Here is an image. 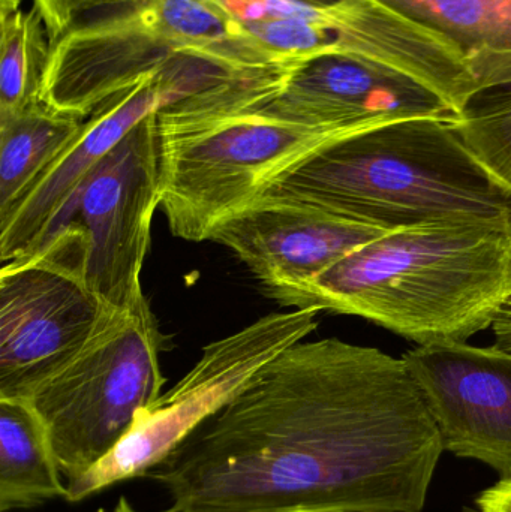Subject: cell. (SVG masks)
<instances>
[{
  "mask_svg": "<svg viewBox=\"0 0 511 512\" xmlns=\"http://www.w3.org/2000/svg\"><path fill=\"white\" fill-rule=\"evenodd\" d=\"M443 453L402 358L303 340L144 478L177 512H422Z\"/></svg>",
  "mask_w": 511,
  "mask_h": 512,
  "instance_id": "6da1fadb",
  "label": "cell"
},
{
  "mask_svg": "<svg viewBox=\"0 0 511 512\" xmlns=\"http://www.w3.org/2000/svg\"><path fill=\"white\" fill-rule=\"evenodd\" d=\"M260 198L387 231L482 225L511 237V186L446 120H402L330 141L273 180Z\"/></svg>",
  "mask_w": 511,
  "mask_h": 512,
  "instance_id": "7a4b0ae2",
  "label": "cell"
},
{
  "mask_svg": "<svg viewBox=\"0 0 511 512\" xmlns=\"http://www.w3.org/2000/svg\"><path fill=\"white\" fill-rule=\"evenodd\" d=\"M272 297L360 316L417 345L467 342L511 298V237L482 225L390 231Z\"/></svg>",
  "mask_w": 511,
  "mask_h": 512,
  "instance_id": "3957f363",
  "label": "cell"
},
{
  "mask_svg": "<svg viewBox=\"0 0 511 512\" xmlns=\"http://www.w3.org/2000/svg\"><path fill=\"white\" fill-rule=\"evenodd\" d=\"M275 68L156 111L159 207L174 237L212 239L221 222L255 203L306 156L362 132L303 128L255 108V96Z\"/></svg>",
  "mask_w": 511,
  "mask_h": 512,
  "instance_id": "277c9868",
  "label": "cell"
},
{
  "mask_svg": "<svg viewBox=\"0 0 511 512\" xmlns=\"http://www.w3.org/2000/svg\"><path fill=\"white\" fill-rule=\"evenodd\" d=\"M204 59L222 60L240 71L275 65L219 0H146L80 24L60 38L51 48L42 101L86 119L144 78Z\"/></svg>",
  "mask_w": 511,
  "mask_h": 512,
  "instance_id": "5b68a950",
  "label": "cell"
},
{
  "mask_svg": "<svg viewBox=\"0 0 511 512\" xmlns=\"http://www.w3.org/2000/svg\"><path fill=\"white\" fill-rule=\"evenodd\" d=\"M164 340L144 297L114 312L77 357L24 397L47 429L65 483L113 453L161 396Z\"/></svg>",
  "mask_w": 511,
  "mask_h": 512,
  "instance_id": "8992f818",
  "label": "cell"
},
{
  "mask_svg": "<svg viewBox=\"0 0 511 512\" xmlns=\"http://www.w3.org/2000/svg\"><path fill=\"white\" fill-rule=\"evenodd\" d=\"M278 63L342 54L398 72L461 111L479 89L467 54L380 0H219Z\"/></svg>",
  "mask_w": 511,
  "mask_h": 512,
  "instance_id": "52a82bcc",
  "label": "cell"
},
{
  "mask_svg": "<svg viewBox=\"0 0 511 512\" xmlns=\"http://www.w3.org/2000/svg\"><path fill=\"white\" fill-rule=\"evenodd\" d=\"M317 309L270 313L209 343L194 367L138 415L129 435L101 463L66 483L75 504L132 478H144L204 420L227 405L261 369L317 328Z\"/></svg>",
  "mask_w": 511,
  "mask_h": 512,
  "instance_id": "ba28073f",
  "label": "cell"
},
{
  "mask_svg": "<svg viewBox=\"0 0 511 512\" xmlns=\"http://www.w3.org/2000/svg\"><path fill=\"white\" fill-rule=\"evenodd\" d=\"M158 207V131L152 113L81 180L38 246L56 234H71L80 245L87 285L110 309L126 310L146 297L141 271Z\"/></svg>",
  "mask_w": 511,
  "mask_h": 512,
  "instance_id": "9c48e42d",
  "label": "cell"
},
{
  "mask_svg": "<svg viewBox=\"0 0 511 512\" xmlns=\"http://www.w3.org/2000/svg\"><path fill=\"white\" fill-rule=\"evenodd\" d=\"M117 310L87 285L80 246L57 234L0 271V397H27Z\"/></svg>",
  "mask_w": 511,
  "mask_h": 512,
  "instance_id": "30bf717a",
  "label": "cell"
},
{
  "mask_svg": "<svg viewBox=\"0 0 511 512\" xmlns=\"http://www.w3.org/2000/svg\"><path fill=\"white\" fill-rule=\"evenodd\" d=\"M254 107L318 131H366L413 119L458 120L453 108L422 84L342 54L279 66L264 80Z\"/></svg>",
  "mask_w": 511,
  "mask_h": 512,
  "instance_id": "8fae6325",
  "label": "cell"
},
{
  "mask_svg": "<svg viewBox=\"0 0 511 512\" xmlns=\"http://www.w3.org/2000/svg\"><path fill=\"white\" fill-rule=\"evenodd\" d=\"M440 429L444 451L511 478V352L467 342L419 345L402 357Z\"/></svg>",
  "mask_w": 511,
  "mask_h": 512,
  "instance_id": "7c38bea8",
  "label": "cell"
},
{
  "mask_svg": "<svg viewBox=\"0 0 511 512\" xmlns=\"http://www.w3.org/2000/svg\"><path fill=\"white\" fill-rule=\"evenodd\" d=\"M387 233L302 204L258 198L221 222L210 240L230 249L272 297Z\"/></svg>",
  "mask_w": 511,
  "mask_h": 512,
  "instance_id": "4fadbf2b",
  "label": "cell"
},
{
  "mask_svg": "<svg viewBox=\"0 0 511 512\" xmlns=\"http://www.w3.org/2000/svg\"><path fill=\"white\" fill-rule=\"evenodd\" d=\"M179 99L167 75H150L117 93L87 116L62 155L42 174L26 197L0 218L3 264L30 254L38 246L48 225L81 180L137 123Z\"/></svg>",
  "mask_w": 511,
  "mask_h": 512,
  "instance_id": "5bb4252c",
  "label": "cell"
},
{
  "mask_svg": "<svg viewBox=\"0 0 511 512\" xmlns=\"http://www.w3.org/2000/svg\"><path fill=\"white\" fill-rule=\"evenodd\" d=\"M66 498L50 436L21 397H0V512L29 510Z\"/></svg>",
  "mask_w": 511,
  "mask_h": 512,
  "instance_id": "9a60e30c",
  "label": "cell"
},
{
  "mask_svg": "<svg viewBox=\"0 0 511 512\" xmlns=\"http://www.w3.org/2000/svg\"><path fill=\"white\" fill-rule=\"evenodd\" d=\"M83 122L44 101L0 117V218L26 197L71 144Z\"/></svg>",
  "mask_w": 511,
  "mask_h": 512,
  "instance_id": "2e32d148",
  "label": "cell"
},
{
  "mask_svg": "<svg viewBox=\"0 0 511 512\" xmlns=\"http://www.w3.org/2000/svg\"><path fill=\"white\" fill-rule=\"evenodd\" d=\"M443 33L483 80L511 60V0H380Z\"/></svg>",
  "mask_w": 511,
  "mask_h": 512,
  "instance_id": "e0dca14e",
  "label": "cell"
},
{
  "mask_svg": "<svg viewBox=\"0 0 511 512\" xmlns=\"http://www.w3.org/2000/svg\"><path fill=\"white\" fill-rule=\"evenodd\" d=\"M50 38L35 8L0 20V117L42 102V80L51 56Z\"/></svg>",
  "mask_w": 511,
  "mask_h": 512,
  "instance_id": "ac0fdd59",
  "label": "cell"
},
{
  "mask_svg": "<svg viewBox=\"0 0 511 512\" xmlns=\"http://www.w3.org/2000/svg\"><path fill=\"white\" fill-rule=\"evenodd\" d=\"M453 126L470 152L511 186V83L474 93Z\"/></svg>",
  "mask_w": 511,
  "mask_h": 512,
  "instance_id": "d6986e66",
  "label": "cell"
},
{
  "mask_svg": "<svg viewBox=\"0 0 511 512\" xmlns=\"http://www.w3.org/2000/svg\"><path fill=\"white\" fill-rule=\"evenodd\" d=\"M146 0H33V8L41 15L51 45L80 26L78 21L87 12L110 6L135 8Z\"/></svg>",
  "mask_w": 511,
  "mask_h": 512,
  "instance_id": "ffe728a7",
  "label": "cell"
},
{
  "mask_svg": "<svg viewBox=\"0 0 511 512\" xmlns=\"http://www.w3.org/2000/svg\"><path fill=\"white\" fill-rule=\"evenodd\" d=\"M473 512H511V478H504L480 493Z\"/></svg>",
  "mask_w": 511,
  "mask_h": 512,
  "instance_id": "44dd1931",
  "label": "cell"
},
{
  "mask_svg": "<svg viewBox=\"0 0 511 512\" xmlns=\"http://www.w3.org/2000/svg\"><path fill=\"white\" fill-rule=\"evenodd\" d=\"M23 0H0V20L21 11Z\"/></svg>",
  "mask_w": 511,
  "mask_h": 512,
  "instance_id": "7402d4cb",
  "label": "cell"
},
{
  "mask_svg": "<svg viewBox=\"0 0 511 512\" xmlns=\"http://www.w3.org/2000/svg\"><path fill=\"white\" fill-rule=\"evenodd\" d=\"M113 512H141L138 510H135L134 507H132L131 504H129L128 499L125 498V496H122V498L117 501L116 507H114ZM159 512H177L174 510L173 507L170 508V510H164Z\"/></svg>",
  "mask_w": 511,
  "mask_h": 512,
  "instance_id": "603a6c76",
  "label": "cell"
},
{
  "mask_svg": "<svg viewBox=\"0 0 511 512\" xmlns=\"http://www.w3.org/2000/svg\"><path fill=\"white\" fill-rule=\"evenodd\" d=\"M303 2L321 3V5H327V3L336 2V0H303Z\"/></svg>",
  "mask_w": 511,
  "mask_h": 512,
  "instance_id": "cb8c5ba5",
  "label": "cell"
}]
</instances>
